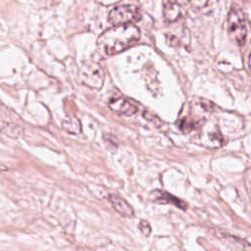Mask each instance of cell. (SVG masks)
I'll list each match as a JSON object with an SVG mask.
<instances>
[{
	"instance_id": "obj_14",
	"label": "cell",
	"mask_w": 251,
	"mask_h": 251,
	"mask_svg": "<svg viewBox=\"0 0 251 251\" xmlns=\"http://www.w3.org/2000/svg\"><path fill=\"white\" fill-rule=\"evenodd\" d=\"M247 190H248V194H249V197L251 199V180H249L247 182Z\"/></svg>"
},
{
	"instance_id": "obj_13",
	"label": "cell",
	"mask_w": 251,
	"mask_h": 251,
	"mask_svg": "<svg viewBox=\"0 0 251 251\" xmlns=\"http://www.w3.org/2000/svg\"><path fill=\"white\" fill-rule=\"evenodd\" d=\"M191 5H193L197 9H202L206 7L209 3V0H188Z\"/></svg>"
},
{
	"instance_id": "obj_9",
	"label": "cell",
	"mask_w": 251,
	"mask_h": 251,
	"mask_svg": "<svg viewBox=\"0 0 251 251\" xmlns=\"http://www.w3.org/2000/svg\"><path fill=\"white\" fill-rule=\"evenodd\" d=\"M62 126L66 131H68L72 134H77L81 130L80 122L75 118H70V119L64 121L62 123Z\"/></svg>"
},
{
	"instance_id": "obj_4",
	"label": "cell",
	"mask_w": 251,
	"mask_h": 251,
	"mask_svg": "<svg viewBox=\"0 0 251 251\" xmlns=\"http://www.w3.org/2000/svg\"><path fill=\"white\" fill-rule=\"evenodd\" d=\"M140 18V11L133 5H121L112 9L108 16V21L113 25L132 24Z\"/></svg>"
},
{
	"instance_id": "obj_15",
	"label": "cell",
	"mask_w": 251,
	"mask_h": 251,
	"mask_svg": "<svg viewBox=\"0 0 251 251\" xmlns=\"http://www.w3.org/2000/svg\"><path fill=\"white\" fill-rule=\"evenodd\" d=\"M250 69H251V57H250Z\"/></svg>"
},
{
	"instance_id": "obj_10",
	"label": "cell",
	"mask_w": 251,
	"mask_h": 251,
	"mask_svg": "<svg viewBox=\"0 0 251 251\" xmlns=\"http://www.w3.org/2000/svg\"><path fill=\"white\" fill-rule=\"evenodd\" d=\"M2 130L9 136H12V137H18L20 132L22 131L21 127L17 125H13V124H5L4 122L2 123Z\"/></svg>"
},
{
	"instance_id": "obj_12",
	"label": "cell",
	"mask_w": 251,
	"mask_h": 251,
	"mask_svg": "<svg viewBox=\"0 0 251 251\" xmlns=\"http://www.w3.org/2000/svg\"><path fill=\"white\" fill-rule=\"evenodd\" d=\"M139 230L144 236H149L151 233V226L147 221H141L138 225Z\"/></svg>"
},
{
	"instance_id": "obj_11",
	"label": "cell",
	"mask_w": 251,
	"mask_h": 251,
	"mask_svg": "<svg viewBox=\"0 0 251 251\" xmlns=\"http://www.w3.org/2000/svg\"><path fill=\"white\" fill-rule=\"evenodd\" d=\"M195 126H196V124L194 122H192L190 120H187V119H184V120L181 121V123L179 125V127L182 131L189 132V131H191L192 129L195 128Z\"/></svg>"
},
{
	"instance_id": "obj_2",
	"label": "cell",
	"mask_w": 251,
	"mask_h": 251,
	"mask_svg": "<svg viewBox=\"0 0 251 251\" xmlns=\"http://www.w3.org/2000/svg\"><path fill=\"white\" fill-rule=\"evenodd\" d=\"M78 79L89 88L100 89L104 84L105 73L102 67L96 63L85 64L79 69Z\"/></svg>"
},
{
	"instance_id": "obj_7",
	"label": "cell",
	"mask_w": 251,
	"mask_h": 251,
	"mask_svg": "<svg viewBox=\"0 0 251 251\" xmlns=\"http://www.w3.org/2000/svg\"><path fill=\"white\" fill-rule=\"evenodd\" d=\"M164 18L167 22H175L180 15V6L177 0H164Z\"/></svg>"
},
{
	"instance_id": "obj_8",
	"label": "cell",
	"mask_w": 251,
	"mask_h": 251,
	"mask_svg": "<svg viewBox=\"0 0 251 251\" xmlns=\"http://www.w3.org/2000/svg\"><path fill=\"white\" fill-rule=\"evenodd\" d=\"M156 195L154 196L155 197V200L156 201H160V202H165V203H170V204H173L175 206H176L177 208H180L182 210H185L186 209V204L181 201L180 199L176 198V196L174 195H171L169 194L168 192H164V191H155L154 192Z\"/></svg>"
},
{
	"instance_id": "obj_6",
	"label": "cell",
	"mask_w": 251,
	"mask_h": 251,
	"mask_svg": "<svg viewBox=\"0 0 251 251\" xmlns=\"http://www.w3.org/2000/svg\"><path fill=\"white\" fill-rule=\"evenodd\" d=\"M109 200L112 204V206L114 207V209L121 214L124 217L126 218H131L134 215L133 209L132 207L122 197H120L119 195H115V194H110L109 195Z\"/></svg>"
},
{
	"instance_id": "obj_3",
	"label": "cell",
	"mask_w": 251,
	"mask_h": 251,
	"mask_svg": "<svg viewBox=\"0 0 251 251\" xmlns=\"http://www.w3.org/2000/svg\"><path fill=\"white\" fill-rule=\"evenodd\" d=\"M227 29L230 37L239 45H243L247 36V26L240 11L231 9L227 16Z\"/></svg>"
},
{
	"instance_id": "obj_5",
	"label": "cell",
	"mask_w": 251,
	"mask_h": 251,
	"mask_svg": "<svg viewBox=\"0 0 251 251\" xmlns=\"http://www.w3.org/2000/svg\"><path fill=\"white\" fill-rule=\"evenodd\" d=\"M108 105L113 112L122 116H132L137 112V105L132 100L121 95L112 97Z\"/></svg>"
},
{
	"instance_id": "obj_1",
	"label": "cell",
	"mask_w": 251,
	"mask_h": 251,
	"mask_svg": "<svg viewBox=\"0 0 251 251\" xmlns=\"http://www.w3.org/2000/svg\"><path fill=\"white\" fill-rule=\"evenodd\" d=\"M139 37L140 31L132 24L114 25L99 35L97 45L106 55H115L131 46Z\"/></svg>"
}]
</instances>
